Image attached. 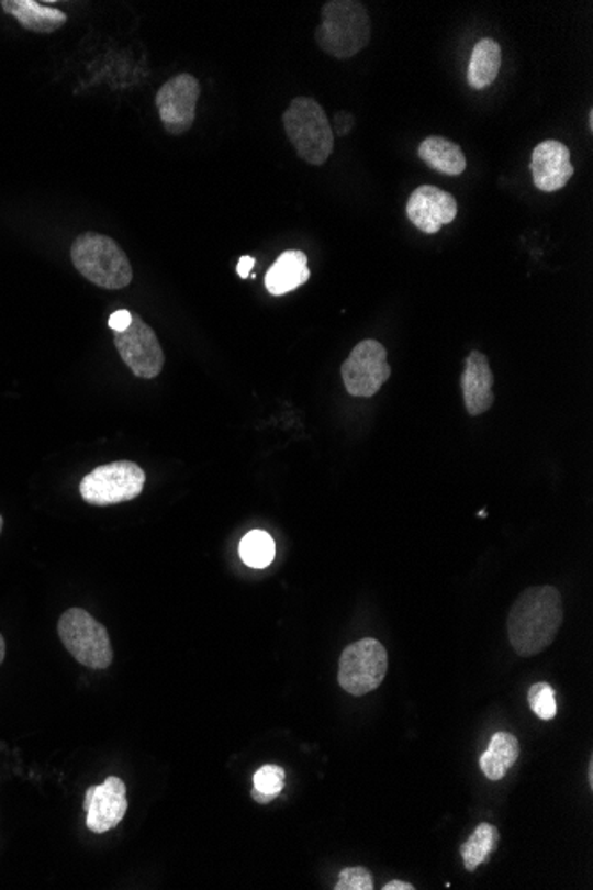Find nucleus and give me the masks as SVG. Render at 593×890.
<instances>
[{
  "mask_svg": "<svg viewBox=\"0 0 593 890\" xmlns=\"http://www.w3.org/2000/svg\"><path fill=\"white\" fill-rule=\"evenodd\" d=\"M4 658H5V642L4 636L0 635V665H2Z\"/></svg>",
  "mask_w": 593,
  "mask_h": 890,
  "instance_id": "obj_29",
  "label": "nucleus"
},
{
  "mask_svg": "<svg viewBox=\"0 0 593 890\" xmlns=\"http://www.w3.org/2000/svg\"><path fill=\"white\" fill-rule=\"evenodd\" d=\"M200 97V80L195 79L194 75H175L160 86L155 97V105L167 134H187L192 129Z\"/></svg>",
  "mask_w": 593,
  "mask_h": 890,
  "instance_id": "obj_9",
  "label": "nucleus"
},
{
  "mask_svg": "<svg viewBox=\"0 0 593 890\" xmlns=\"http://www.w3.org/2000/svg\"><path fill=\"white\" fill-rule=\"evenodd\" d=\"M368 11L356 0H329L322 8V24L316 27L318 47L336 57L350 59L370 43Z\"/></svg>",
  "mask_w": 593,
  "mask_h": 890,
  "instance_id": "obj_3",
  "label": "nucleus"
},
{
  "mask_svg": "<svg viewBox=\"0 0 593 890\" xmlns=\"http://www.w3.org/2000/svg\"><path fill=\"white\" fill-rule=\"evenodd\" d=\"M388 665V650L379 641L362 638L354 642L339 658V687L354 697L367 696L382 685Z\"/></svg>",
  "mask_w": 593,
  "mask_h": 890,
  "instance_id": "obj_7",
  "label": "nucleus"
},
{
  "mask_svg": "<svg viewBox=\"0 0 593 890\" xmlns=\"http://www.w3.org/2000/svg\"><path fill=\"white\" fill-rule=\"evenodd\" d=\"M459 207L454 196L434 186L417 187L409 196L407 218L419 232L436 235L445 224L454 223Z\"/></svg>",
  "mask_w": 593,
  "mask_h": 890,
  "instance_id": "obj_12",
  "label": "nucleus"
},
{
  "mask_svg": "<svg viewBox=\"0 0 593 890\" xmlns=\"http://www.w3.org/2000/svg\"><path fill=\"white\" fill-rule=\"evenodd\" d=\"M146 474L131 460L103 464L80 482V497L89 505L108 507L135 500L143 492Z\"/></svg>",
  "mask_w": 593,
  "mask_h": 890,
  "instance_id": "obj_6",
  "label": "nucleus"
},
{
  "mask_svg": "<svg viewBox=\"0 0 593 890\" xmlns=\"http://www.w3.org/2000/svg\"><path fill=\"white\" fill-rule=\"evenodd\" d=\"M417 155L432 169L448 175V177H459L468 166L466 155L459 144L451 143L440 135H432L423 141L417 148Z\"/></svg>",
  "mask_w": 593,
  "mask_h": 890,
  "instance_id": "obj_17",
  "label": "nucleus"
},
{
  "mask_svg": "<svg viewBox=\"0 0 593 890\" xmlns=\"http://www.w3.org/2000/svg\"><path fill=\"white\" fill-rule=\"evenodd\" d=\"M60 642L83 667L105 670L112 664V645L108 630L82 608H70L57 624Z\"/></svg>",
  "mask_w": 593,
  "mask_h": 890,
  "instance_id": "obj_5",
  "label": "nucleus"
},
{
  "mask_svg": "<svg viewBox=\"0 0 593 890\" xmlns=\"http://www.w3.org/2000/svg\"><path fill=\"white\" fill-rule=\"evenodd\" d=\"M71 262L83 278L105 288L121 290L132 283L131 260L114 238L97 232H86L71 244Z\"/></svg>",
  "mask_w": 593,
  "mask_h": 890,
  "instance_id": "obj_2",
  "label": "nucleus"
},
{
  "mask_svg": "<svg viewBox=\"0 0 593 890\" xmlns=\"http://www.w3.org/2000/svg\"><path fill=\"white\" fill-rule=\"evenodd\" d=\"M529 708L540 720H552L557 716V699L555 690L547 682H537L528 691Z\"/></svg>",
  "mask_w": 593,
  "mask_h": 890,
  "instance_id": "obj_23",
  "label": "nucleus"
},
{
  "mask_svg": "<svg viewBox=\"0 0 593 890\" xmlns=\"http://www.w3.org/2000/svg\"><path fill=\"white\" fill-rule=\"evenodd\" d=\"M501 68L500 43L492 37H483L474 45L473 54L469 59L468 84L471 88L485 89L497 79Z\"/></svg>",
  "mask_w": 593,
  "mask_h": 890,
  "instance_id": "obj_19",
  "label": "nucleus"
},
{
  "mask_svg": "<svg viewBox=\"0 0 593 890\" xmlns=\"http://www.w3.org/2000/svg\"><path fill=\"white\" fill-rule=\"evenodd\" d=\"M534 183L542 192H557L569 183L574 175L570 163V149L560 141L547 140L538 144L529 164Z\"/></svg>",
  "mask_w": 593,
  "mask_h": 890,
  "instance_id": "obj_13",
  "label": "nucleus"
},
{
  "mask_svg": "<svg viewBox=\"0 0 593 890\" xmlns=\"http://www.w3.org/2000/svg\"><path fill=\"white\" fill-rule=\"evenodd\" d=\"M463 404L471 416L486 413L494 404V374H492L489 357L480 351H473L466 359L462 379Z\"/></svg>",
  "mask_w": 593,
  "mask_h": 890,
  "instance_id": "obj_14",
  "label": "nucleus"
},
{
  "mask_svg": "<svg viewBox=\"0 0 593 890\" xmlns=\"http://www.w3.org/2000/svg\"><path fill=\"white\" fill-rule=\"evenodd\" d=\"M283 125L288 140L304 163L311 166L327 163L334 149V134L321 103L313 98H293L284 111Z\"/></svg>",
  "mask_w": 593,
  "mask_h": 890,
  "instance_id": "obj_4",
  "label": "nucleus"
},
{
  "mask_svg": "<svg viewBox=\"0 0 593 890\" xmlns=\"http://www.w3.org/2000/svg\"><path fill=\"white\" fill-rule=\"evenodd\" d=\"M114 344L135 377L155 379L160 376L166 356L157 334L139 315H132V324L125 331L114 333Z\"/></svg>",
  "mask_w": 593,
  "mask_h": 890,
  "instance_id": "obj_10",
  "label": "nucleus"
},
{
  "mask_svg": "<svg viewBox=\"0 0 593 890\" xmlns=\"http://www.w3.org/2000/svg\"><path fill=\"white\" fill-rule=\"evenodd\" d=\"M382 889H384V890H414V886H413V883H407V881L394 880V881H390V883H385V886L382 887Z\"/></svg>",
  "mask_w": 593,
  "mask_h": 890,
  "instance_id": "obj_28",
  "label": "nucleus"
},
{
  "mask_svg": "<svg viewBox=\"0 0 593 890\" xmlns=\"http://www.w3.org/2000/svg\"><path fill=\"white\" fill-rule=\"evenodd\" d=\"M132 315L128 310H118L112 313L111 319H109V327H111L114 333H120V331H125L128 325L132 324Z\"/></svg>",
  "mask_w": 593,
  "mask_h": 890,
  "instance_id": "obj_26",
  "label": "nucleus"
},
{
  "mask_svg": "<svg viewBox=\"0 0 593 890\" xmlns=\"http://www.w3.org/2000/svg\"><path fill=\"white\" fill-rule=\"evenodd\" d=\"M255 267V258L253 256H242L238 260L237 272L242 279L249 278V272Z\"/></svg>",
  "mask_w": 593,
  "mask_h": 890,
  "instance_id": "obj_27",
  "label": "nucleus"
},
{
  "mask_svg": "<svg viewBox=\"0 0 593 890\" xmlns=\"http://www.w3.org/2000/svg\"><path fill=\"white\" fill-rule=\"evenodd\" d=\"M519 739L514 734H494L489 743V748L480 757V768H482L483 775L494 782L503 779L515 765V760L519 759Z\"/></svg>",
  "mask_w": 593,
  "mask_h": 890,
  "instance_id": "obj_18",
  "label": "nucleus"
},
{
  "mask_svg": "<svg viewBox=\"0 0 593 890\" xmlns=\"http://www.w3.org/2000/svg\"><path fill=\"white\" fill-rule=\"evenodd\" d=\"M497 841H500V832H497L496 826L489 825V823L478 825L474 834L460 848L463 867L468 871H474L483 863H486L489 855L496 849Z\"/></svg>",
  "mask_w": 593,
  "mask_h": 890,
  "instance_id": "obj_20",
  "label": "nucleus"
},
{
  "mask_svg": "<svg viewBox=\"0 0 593 890\" xmlns=\"http://www.w3.org/2000/svg\"><path fill=\"white\" fill-rule=\"evenodd\" d=\"M128 809L126 800V786L120 777H109L100 786H93L86 791L83 811H86V825L94 834H105L120 825Z\"/></svg>",
  "mask_w": 593,
  "mask_h": 890,
  "instance_id": "obj_11",
  "label": "nucleus"
},
{
  "mask_svg": "<svg viewBox=\"0 0 593 890\" xmlns=\"http://www.w3.org/2000/svg\"><path fill=\"white\" fill-rule=\"evenodd\" d=\"M563 622V603L555 587H529L512 604L508 638L521 658H532L546 650L557 638Z\"/></svg>",
  "mask_w": 593,
  "mask_h": 890,
  "instance_id": "obj_1",
  "label": "nucleus"
},
{
  "mask_svg": "<svg viewBox=\"0 0 593 890\" xmlns=\"http://www.w3.org/2000/svg\"><path fill=\"white\" fill-rule=\"evenodd\" d=\"M354 125H356V120H354L350 112H336V116H334V126H336V129H334L333 134L348 135V132L353 131Z\"/></svg>",
  "mask_w": 593,
  "mask_h": 890,
  "instance_id": "obj_25",
  "label": "nucleus"
},
{
  "mask_svg": "<svg viewBox=\"0 0 593 890\" xmlns=\"http://www.w3.org/2000/svg\"><path fill=\"white\" fill-rule=\"evenodd\" d=\"M336 890H371L373 877L367 867H347L339 872V880L334 887Z\"/></svg>",
  "mask_w": 593,
  "mask_h": 890,
  "instance_id": "obj_24",
  "label": "nucleus"
},
{
  "mask_svg": "<svg viewBox=\"0 0 593 890\" xmlns=\"http://www.w3.org/2000/svg\"><path fill=\"white\" fill-rule=\"evenodd\" d=\"M310 276L307 256L299 249L284 251L265 276V287L270 296H284L306 283Z\"/></svg>",
  "mask_w": 593,
  "mask_h": 890,
  "instance_id": "obj_15",
  "label": "nucleus"
},
{
  "mask_svg": "<svg viewBox=\"0 0 593 890\" xmlns=\"http://www.w3.org/2000/svg\"><path fill=\"white\" fill-rule=\"evenodd\" d=\"M0 5L5 13L13 14L22 27L37 34L54 33L68 20V16L57 8H48L34 0H4Z\"/></svg>",
  "mask_w": 593,
  "mask_h": 890,
  "instance_id": "obj_16",
  "label": "nucleus"
},
{
  "mask_svg": "<svg viewBox=\"0 0 593 890\" xmlns=\"http://www.w3.org/2000/svg\"><path fill=\"white\" fill-rule=\"evenodd\" d=\"M589 123H590V129H593V111H590Z\"/></svg>",
  "mask_w": 593,
  "mask_h": 890,
  "instance_id": "obj_30",
  "label": "nucleus"
},
{
  "mask_svg": "<svg viewBox=\"0 0 593 890\" xmlns=\"http://www.w3.org/2000/svg\"><path fill=\"white\" fill-rule=\"evenodd\" d=\"M390 376L388 351L377 340H365L361 344H357L347 361L342 365L345 388L353 397L361 399H370L379 393Z\"/></svg>",
  "mask_w": 593,
  "mask_h": 890,
  "instance_id": "obj_8",
  "label": "nucleus"
},
{
  "mask_svg": "<svg viewBox=\"0 0 593 890\" xmlns=\"http://www.w3.org/2000/svg\"><path fill=\"white\" fill-rule=\"evenodd\" d=\"M284 780H287V774H284L281 766H261L260 770L256 771L255 777H253L255 788L250 791V797L255 798V802L270 803L273 798L283 791Z\"/></svg>",
  "mask_w": 593,
  "mask_h": 890,
  "instance_id": "obj_22",
  "label": "nucleus"
},
{
  "mask_svg": "<svg viewBox=\"0 0 593 890\" xmlns=\"http://www.w3.org/2000/svg\"><path fill=\"white\" fill-rule=\"evenodd\" d=\"M240 558L247 567L253 569H265L269 567L276 557V544L264 530H253L246 537L242 538L238 547Z\"/></svg>",
  "mask_w": 593,
  "mask_h": 890,
  "instance_id": "obj_21",
  "label": "nucleus"
},
{
  "mask_svg": "<svg viewBox=\"0 0 593 890\" xmlns=\"http://www.w3.org/2000/svg\"><path fill=\"white\" fill-rule=\"evenodd\" d=\"M2 526H4V520H2V515H0V534H2Z\"/></svg>",
  "mask_w": 593,
  "mask_h": 890,
  "instance_id": "obj_31",
  "label": "nucleus"
}]
</instances>
